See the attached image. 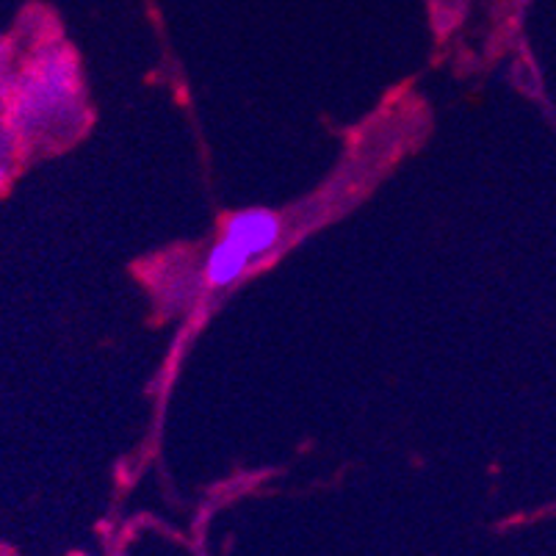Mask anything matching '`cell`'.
Masks as SVG:
<instances>
[{
  "mask_svg": "<svg viewBox=\"0 0 556 556\" xmlns=\"http://www.w3.org/2000/svg\"><path fill=\"white\" fill-rule=\"evenodd\" d=\"M80 70L73 50L59 39H48L34 50L23 70L14 75L9 123L14 134L37 136L59 128L78 114Z\"/></svg>",
  "mask_w": 556,
  "mask_h": 556,
  "instance_id": "obj_1",
  "label": "cell"
},
{
  "mask_svg": "<svg viewBox=\"0 0 556 556\" xmlns=\"http://www.w3.org/2000/svg\"><path fill=\"white\" fill-rule=\"evenodd\" d=\"M280 232L282 219L275 211L266 208L241 211V214L227 216L225 225H222V239L244 252L250 261L275 250L277 241H280Z\"/></svg>",
  "mask_w": 556,
  "mask_h": 556,
  "instance_id": "obj_2",
  "label": "cell"
},
{
  "mask_svg": "<svg viewBox=\"0 0 556 556\" xmlns=\"http://www.w3.org/2000/svg\"><path fill=\"white\" fill-rule=\"evenodd\" d=\"M250 257L241 250H236L232 244H227L225 239H219L214 244V250L208 252L205 263H202V282L208 288H227L236 280L244 277V271L250 269Z\"/></svg>",
  "mask_w": 556,
  "mask_h": 556,
  "instance_id": "obj_3",
  "label": "cell"
},
{
  "mask_svg": "<svg viewBox=\"0 0 556 556\" xmlns=\"http://www.w3.org/2000/svg\"><path fill=\"white\" fill-rule=\"evenodd\" d=\"M12 89H14L12 48H9V42H0V119H9ZM12 148H14V134L9 128H3V123H0V186L7 184L9 172H12Z\"/></svg>",
  "mask_w": 556,
  "mask_h": 556,
  "instance_id": "obj_4",
  "label": "cell"
}]
</instances>
